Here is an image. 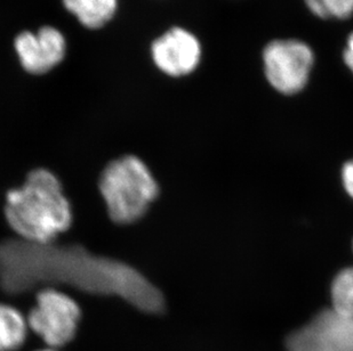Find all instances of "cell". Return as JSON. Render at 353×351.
<instances>
[{"label": "cell", "mask_w": 353, "mask_h": 351, "mask_svg": "<svg viewBox=\"0 0 353 351\" xmlns=\"http://www.w3.org/2000/svg\"><path fill=\"white\" fill-rule=\"evenodd\" d=\"M37 351H57V349L53 348H47V349H40V350Z\"/></svg>", "instance_id": "cell-15"}, {"label": "cell", "mask_w": 353, "mask_h": 351, "mask_svg": "<svg viewBox=\"0 0 353 351\" xmlns=\"http://www.w3.org/2000/svg\"><path fill=\"white\" fill-rule=\"evenodd\" d=\"M100 191L110 218L117 224L137 222L159 193L154 176L137 156L109 163L101 175Z\"/></svg>", "instance_id": "cell-3"}, {"label": "cell", "mask_w": 353, "mask_h": 351, "mask_svg": "<svg viewBox=\"0 0 353 351\" xmlns=\"http://www.w3.org/2000/svg\"><path fill=\"white\" fill-rule=\"evenodd\" d=\"M343 61L347 69L353 74V32H351L350 36H347L345 48L343 50Z\"/></svg>", "instance_id": "cell-14"}, {"label": "cell", "mask_w": 353, "mask_h": 351, "mask_svg": "<svg viewBox=\"0 0 353 351\" xmlns=\"http://www.w3.org/2000/svg\"><path fill=\"white\" fill-rule=\"evenodd\" d=\"M81 317L74 299L54 288L37 295V305L28 316V325L50 348H62L74 340Z\"/></svg>", "instance_id": "cell-5"}, {"label": "cell", "mask_w": 353, "mask_h": 351, "mask_svg": "<svg viewBox=\"0 0 353 351\" xmlns=\"http://www.w3.org/2000/svg\"><path fill=\"white\" fill-rule=\"evenodd\" d=\"M15 50L24 70L43 74L60 64L65 54V39L60 31L43 27L34 34L29 31L19 34Z\"/></svg>", "instance_id": "cell-8"}, {"label": "cell", "mask_w": 353, "mask_h": 351, "mask_svg": "<svg viewBox=\"0 0 353 351\" xmlns=\"http://www.w3.org/2000/svg\"><path fill=\"white\" fill-rule=\"evenodd\" d=\"M332 302V308L353 319V267L344 269L334 279Z\"/></svg>", "instance_id": "cell-11"}, {"label": "cell", "mask_w": 353, "mask_h": 351, "mask_svg": "<svg viewBox=\"0 0 353 351\" xmlns=\"http://www.w3.org/2000/svg\"><path fill=\"white\" fill-rule=\"evenodd\" d=\"M311 13L323 20H347L353 15V0H304Z\"/></svg>", "instance_id": "cell-12"}, {"label": "cell", "mask_w": 353, "mask_h": 351, "mask_svg": "<svg viewBox=\"0 0 353 351\" xmlns=\"http://www.w3.org/2000/svg\"><path fill=\"white\" fill-rule=\"evenodd\" d=\"M151 52L158 69L170 76L190 74L201 60L199 40L182 28H173L154 40Z\"/></svg>", "instance_id": "cell-7"}, {"label": "cell", "mask_w": 353, "mask_h": 351, "mask_svg": "<svg viewBox=\"0 0 353 351\" xmlns=\"http://www.w3.org/2000/svg\"><path fill=\"white\" fill-rule=\"evenodd\" d=\"M5 215L21 240L39 244L53 242L72 220L59 179L45 169L34 170L22 187L8 192Z\"/></svg>", "instance_id": "cell-2"}, {"label": "cell", "mask_w": 353, "mask_h": 351, "mask_svg": "<svg viewBox=\"0 0 353 351\" xmlns=\"http://www.w3.org/2000/svg\"><path fill=\"white\" fill-rule=\"evenodd\" d=\"M27 321L19 310L0 304V351H17L27 339Z\"/></svg>", "instance_id": "cell-10"}, {"label": "cell", "mask_w": 353, "mask_h": 351, "mask_svg": "<svg viewBox=\"0 0 353 351\" xmlns=\"http://www.w3.org/2000/svg\"><path fill=\"white\" fill-rule=\"evenodd\" d=\"M63 3L88 29L103 27L117 10V0H63Z\"/></svg>", "instance_id": "cell-9"}, {"label": "cell", "mask_w": 353, "mask_h": 351, "mask_svg": "<svg viewBox=\"0 0 353 351\" xmlns=\"http://www.w3.org/2000/svg\"><path fill=\"white\" fill-rule=\"evenodd\" d=\"M288 351H353V319L330 308L287 339Z\"/></svg>", "instance_id": "cell-6"}, {"label": "cell", "mask_w": 353, "mask_h": 351, "mask_svg": "<svg viewBox=\"0 0 353 351\" xmlns=\"http://www.w3.org/2000/svg\"><path fill=\"white\" fill-rule=\"evenodd\" d=\"M63 283L95 295H118L142 312L159 314L161 292L133 267L79 246L8 240L0 243V285L10 293Z\"/></svg>", "instance_id": "cell-1"}, {"label": "cell", "mask_w": 353, "mask_h": 351, "mask_svg": "<svg viewBox=\"0 0 353 351\" xmlns=\"http://www.w3.org/2000/svg\"><path fill=\"white\" fill-rule=\"evenodd\" d=\"M262 58L268 81L283 95L302 92L314 69V50L302 40H272L264 47Z\"/></svg>", "instance_id": "cell-4"}, {"label": "cell", "mask_w": 353, "mask_h": 351, "mask_svg": "<svg viewBox=\"0 0 353 351\" xmlns=\"http://www.w3.org/2000/svg\"><path fill=\"white\" fill-rule=\"evenodd\" d=\"M342 177H343L344 187L349 193V195L353 198V161L347 162L344 166Z\"/></svg>", "instance_id": "cell-13"}]
</instances>
